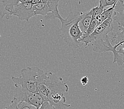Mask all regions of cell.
<instances>
[{
	"label": "cell",
	"mask_w": 124,
	"mask_h": 109,
	"mask_svg": "<svg viewBox=\"0 0 124 109\" xmlns=\"http://www.w3.org/2000/svg\"><path fill=\"white\" fill-rule=\"evenodd\" d=\"M19 102L17 100L13 98V100L11 102V103L10 105H8V107H6L4 109H18V103Z\"/></svg>",
	"instance_id": "17"
},
{
	"label": "cell",
	"mask_w": 124,
	"mask_h": 109,
	"mask_svg": "<svg viewBox=\"0 0 124 109\" xmlns=\"http://www.w3.org/2000/svg\"><path fill=\"white\" fill-rule=\"evenodd\" d=\"M116 3H115L114 5L110 7V8H108V9H106L101 13V15H100L99 16H98L96 17V19L97 20V27L99 25L101 24L103 22H104L105 20L107 19L110 18V17H113V18L114 15L115 7V6L116 5Z\"/></svg>",
	"instance_id": "12"
},
{
	"label": "cell",
	"mask_w": 124,
	"mask_h": 109,
	"mask_svg": "<svg viewBox=\"0 0 124 109\" xmlns=\"http://www.w3.org/2000/svg\"><path fill=\"white\" fill-rule=\"evenodd\" d=\"M42 1H43V2H47V0H41Z\"/></svg>",
	"instance_id": "21"
},
{
	"label": "cell",
	"mask_w": 124,
	"mask_h": 109,
	"mask_svg": "<svg viewBox=\"0 0 124 109\" xmlns=\"http://www.w3.org/2000/svg\"><path fill=\"white\" fill-rule=\"evenodd\" d=\"M114 21L116 22L121 27H124V1L118 0L115 6Z\"/></svg>",
	"instance_id": "8"
},
{
	"label": "cell",
	"mask_w": 124,
	"mask_h": 109,
	"mask_svg": "<svg viewBox=\"0 0 124 109\" xmlns=\"http://www.w3.org/2000/svg\"><path fill=\"white\" fill-rule=\"evenodd\" d=\"M19 109H38L35 106L25 101H21L18 103Z\"/></svg>",
	"instance_id": "15"
},
{
	"label": "cell",
	"mask_w": 124,
	"mask_h": 109,
	"mask_svg": "<svg viewBox=\"0 0 124 109\" xmlns=\"http://www.w3.org/2000/svg\"><path fill=\"white\" fill-rule=\"evenodd\" d=\"M119 51L121 52V54H122L123 55V62H124V44H122V45H121V47L119 49Z\"/></svg>",
	"instance_id": "20"
},
{
	"label": "cell",
	"mask_w": 124,
	"mask_h": 109,
	"mask_svg": "<svg viewBox=\"0 0 124 109\" xmlns=\"http://www.w3.org/2000/svg\"><path fill=\"white\" fill-rule=\"evenodd\" d=\"M40 68L37 67H26L21 70L20 77L13 76L12 81L16 87H20L31 92H39L38 77Z\"/></svg>",
	"instance_id": "3"
},
{
	"label": "cell",
	"mask_w": 124,
	"mask_h": 109,
	"mask_svg": "<svg viewBox=\"0 0 124 109\" xmlns=\"http://www.w3.org/2000/svg\"><path fill=\"white\" fill-rule=\"evenodd\" d=\"M38 87L39 92L47 101L48 98L55 95H64L69 91V87L62 78L52 72H46L39 70L38 77Z\"/></svg>",
	"instance_id": "2"
},
{
	"label": "cell",
	"mask_w": 124,
	"mask_h": 109,
	"mask_svg": "<svg viewBox=\"0 0 124 109\" xmlns=\"http://www.w3.org/2000/svg\"><path fill=\"white\" fill-rule=\"evenodd\" d=\"M81 12L71 10L66 19H62L61 23L60 36L69 46L75 48H79L84 44L80 42L84 36L79 26L81 19Z\"/></svg>",
	"instance_id": "1"
},
{
	"label": "cell",
	"mask_w": 124,
	"mask_h": 109,
	"mask_svg": "<svg viewBox=\"0 0 124 109\" xmlns=\"http://www.w3.org/2000/svg\"><path fill=\"white\" fill-rule=\"evenodd\" d=\"M97 24L96 19H93L89 26V27H88V29H87L86 32H85V33H84V36L82 37L88 36H89V35H90L91 34H92L93 33V32L94 31V29H95L97 27Z\"/></svg>",
	"instance_id": "14"
},
{
	"label": "cell",
	"mask_w": 124,
	"mask_h": 109,
	"mask_svg": "<svg viewBox=\"0 0 124 109\" xmlns=\"http://www.w3.org/2000/svg\"><path fill=\"white\" fill-rule=\"evenodd\" d=\"M33 9L35 16L42 15L46 17L51 13V10L48 3L42 1L33 5Z\"/></svg>",
	"instance_id": "10"
},
{
	"label": "cell",
	"mask_w": 124,
	"mask_h": 109,
	"mask_svg": "<svg viewBox=\"0 0 124 109\" xmlns=\"http://www.w3.org/2000/svg\"><path fill=\"white\" fill-rule=\"evenodd\" d=\"M121 32L115 33H109L108 34L109 39L111 44L113 46L119 44L121 46L124 44V27L119 26Z\"/></svg>",
	"instance_id": "11"
},
{
	"label": "cell",
	"mask_w": 124,
	"mask_h": 109,
	"mask_svg": "<svg viewBox=\"0 0 124 109\" xmlns=\"http://www.w3.org/2000/svg\"><path fill=\"white\" fill-rule=\"evenodd\" d=\"M7 15H14L20 20L29 21L31 17L35 15L33 5L30 3L19 1L15 4L7 5L4 8Z\"/></svg>",
	"instance_id": "4"
},
{
	"label": "cell",
	"mask_w": 124,
	"mask_h": 109,
	"mask_svg": "<svg viewBox=\"0 0 124 109\" xmlns=\"http://www.w3.org/2000/svg\"><path fill=\"white\" fill-rule=\"evenodd\" d=\"M118 1V0H100L99 3L101 4L106 8L108 6H112L115 3H116Z\"/></svg>",
	"instance_id": "16"
},
{
	"label": "cell",
	"mask_w": 124,
	"mask_h": 109,
	"mask_svg": "<svg viewBox=\"0 0 124 109\" xmlns=\"http://www.w3.org/2000/svg\"><path fill=\"white\" fill-rule=\"evenodd\" d=\"M16 88V93L13 98L16 99L19 102L25 101L39 109L44 103L47 101L44 96L39 92H31L19 87Z\"/></svg>",
	"instance_id": "7"
},
{
	"label": "cell",
	"mask_w": 124,
	"mask_h": 109,
	"mask_svg": "<svg viewBox=\"0 0 124 109\" xmlns=\"http://www.w3.org/2000/svg\"><path fill=\"white\" fill-rule=\"evenodd\" d=\"M113 17L105 20L101 24L97 26L92 34L88 36L82 37L80 42L87 45L97 40L105 39L108 37V34L113 31Z\"/></svg>",
	"instance_id": "5"
},
{
	"label": "cell",
	"mask_w": 124,
	"mask_h": 109,
	"mask_svg": "<svg viewBox=\"0 0 124 109\" xmlns=\"http://www.w3.org/2000/svg\"><path fill=\"white\" fill-rule=\"evenodd\" d=\"M105 10L106 7H105L101 4L99 3L98 6H97L95 7H93L91 9L93 14V18L96 19L97 16L101 15Z\"/></svg>",
	"instance_id": "13"
},
{
	"label": "cell",
	"mask_w": 124,
	"mask_h": 109,
	"mask_svg": "<svg viewBox=\"0 0 124 109\" xmlns=\"http://www.w3.org/2000/svg\"><path fill=\"white\" fill-rule=\"evenodd\" d=\"M119 46H120L119 44L113 46L111 44L108 37L104 40H97L94 41L93 51L97 52L111 51L114 55L113 64L116 63L119 66H122L124 64L123 55L119 50H117V48Z\"/></svg>",
	"instance_id": "6"
},
{
	"label": "cell",
	"mask_w": 124,
	"mask_h": 109,
	"mask_svg": "<svg viewBox=\"0 0 124 109\" xmlns=\"http://www.w3.org/2000/svg\"><path fill=\"white\" fill-rule=\"evenodd\" d=\"M39 109H54V108L48 101H46L41 105Z\"/></svg>",
	"instance_id": "18"
},
{
	"label": "cell",
	"mask_w": 124,
	"mask_h": 109,
	"mask_svg": "<svg viewBox=\"0 0 124 109\" xmlns=\"http://www.w3.org/2000/svg\"><path fill=\"white\" fill-rule=\"evenodd\" d=\"M89 82V78L87 76H84L81 79V83L83 85H85Z\"/></svg>",
	"instance_id": "19"
},
{
	"label": "cell",
	"mask_w": 124,
	"mask_h": 109,
	"mask_svg": "<svg viewBox=\"0 0 124 109\" xmlns=\"http://www.w3.org/2000/svg\"><path fill=\"white\" fill-rule=\"evenodd\" d=\"M93 19V14L91 10L84 13L81 12V19L79 22V26L81 31L84 33L86 32L87 29L89 27Z\"/></svg>",
	"instance_id": "9"
}]
</instances>
